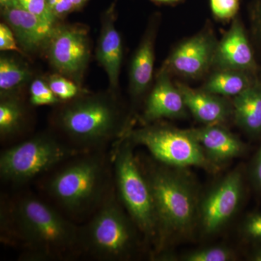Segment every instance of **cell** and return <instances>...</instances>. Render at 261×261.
Wrapping results in <instances>:
<instances>
[{
	"instance_id": "1",
	"label": "cell",
	"mask_w": 261,
	"mask_h": 261,
	"mask_svg": "<svg viewBox=\"0 0 261 261\" xmlns=\"http://www.w3.org/2000/svg\"><path fill=\"white\" fill-rule=\"evenodd\" d=\"M3 241L21 247L25 260H67L82 253L81 228L32 195L4 201Z\"/></svg>"
},
{
	"instance_id": "2",
	"label": "cell",
	"mask_w": 261,
	"mask_h": 261,
	"mask_svg": "<svg viewBox=\"0 0 261 261\" xmlns=\"http://www.w3.org/2000/svg\"><path fill=\"white\" fill-rule=\"evenodd\" d=\"M56 106L53 126L70 145L82 150H101L126 133L128 116L123 112L118 94L111 91H87Z\"/></svg>"
},
{
	"instance_id": "3",
	"label": "cell",
	"mask_w": 261,
	"mask_h": 261,
	"mask_svg": "<svg viewBox=\"0 0 261 261\" xmlns=\"http://www.w3.org/2000/svg\"><path fill=\"white\" fill-rule=\"evenodd\" d=\"M110 171L101 150L84 152L53 173L46 181L45 190L67 214L82 216L97 211L112 192Z\"/></svg>"
},
{
	"instance_id": "4",
	"label": "cell",
	"mask_w": 261,
	"mask_h": 261,
	"mask_svg": "<svg viewBox=\"0 0 261 261\" xmlns=\"http://www.w3.org/2000/svg\"><path fill=\"white\" fill-rule=\"evenodd\" d=\"M178 169L161 163L143 171L153 197L160 246L171 235L189 232L198 220L200 202L195 184Z\"/></svg>"
},
{
	"instance_id": "5",
	"label": "cell",
	"mask_w": 261,
	"mask_h": 261,
	"mask_svg": "<svg viewBox=\"0 0 261 261\" xmlns=\"http://www.w3.org/2000/svg\"><path fill=\"white\" fill-rule=\"evenodd\" d=\"M126 138L113 145L112 161L120 201L130 219L148 240H159V222L153 197L145 173Z\"/></svg>"
},
{
	"instance_id": "6",
	"label": "cell",
	"mask_w": 261,
	"mask_h": 261,
	"mask_svg": "<svg viewBox=\"0 0 261 261\" xmlns=\"http://www.w3.org/2000/svg\"><path fill=\"white\" fill-rule=\"evenodd\" d=\"M84 152L55 134L42 132L2 152L0 176L4 181L23 185Z\"/></svg>"
},
{
	"instance_id": "7",
	"label": "cell",
	"mask_w": 261,
	"mask_h": 261,
	"mask_svg": "<svg viewBox=\"0 0 261 261\" xmlns=\"http://www.w3.org/2000/svg\"><path fill=\"white\" fill-rule=\"evenodd\" d=\"M112 191L81 228L82 252L97 260H126L135 249V231Z\"/></svg>"
},
{
	"instance_id": "8",
	"label": "cell",
	"mask_w": 261,
	"mask_h": 261,
	"mask_svg": "<svg viewBox=\"0 0 261 261\" xmlns=\"http://www.w3.org/2000/svg\"><path fill=\"white\" fill-rule=\"evenodd\" d=\"M121 138H126L133 145L146 147L154 159L166 166H197L213 173L219 171V166L207 159L190 129H178L158 121L132 128Z\"/></svg>"
},
{
	"instance_id": "9",
	"label": "cell",
	"mask_w": 261,
	"mask_h": 261,
	"mask_svg": "<svg viewBox=\"0 0 261 261\" xmlns=\"http://www.w3.org/2000/svg\"><path fill=\"white\" fill-rule=\"evenodd\" d=\"M44 56L54 73L64 75L83 88L92 56L89 29L84 24L58 23Z\"/></svg>"
},
{
	"instance_id": "10",
	"label": "cell",
	"mask_w": 261,
	"mask_h": 261,
	"mask_svg": "<svg viewBox=\"0 0 261 261\" xmlns=\"http://www.w3.org/2000/svg\"><path fill=\"white\" fill-rule=\"evenodd\" d=\"M243 175L238 170L228 173L208 192L199 204L198 221L206 235L219 232L238 211L243 197Z\"/></svg>"
},
{
	"instance_id": "11",
	"label": "cell",
	"mask_w": 261,
	"mask_h": 261,
	"mask_svg": "<svg viewBox=\"0 0 261 261\" xmlns=\"http://www.w3.org/2000/svg\"><path fill=\"white\" fill-rule=\"evenodd\" d=\"M217 43L214 31L206 27L179 43L161 68L171 75H178L189 80L200 79L212 69Z\"/></svg>"
},
{
	"instance_id": "12",
	"label": "cell",
	"mask_w": 261,
	"mask_h": 261,
	"mask_svg": "<svg viewBox=\"0 0 261 261\" xmlns=\"http://www.w3.org/2000/svg\"><path fill=\"white\" fill-rule=\"evenodd\" d=\"M1 15L5 23L14 32L24 56H45L48 44L58 23H49L19 5L1 8Z\"/></svg>"
},
{
	"instance_id": "13",
	"label": "cell",
	"mask_w": 261,
	"mask_h": 261,
	"mask_svg": "<svg viewBox=\"0 0 261 261\" xmlns=\"http://www.w3.org/2000/svg\"><path fill=\"white\" fill-rule=\"evenodd\" d=\"M212 68L233 70L256 74L255 51L241 20L235 17L229 29L217 43Z\"/></svg>"
},
{
	"instance_id": "14",
	"label": "cell",
	"mask_w": 261,
	"mask_h": 261,
	"mask_svg": "<svg viewBox=\"0 0 261 261\" xmlns=\"http://www.w3.org/2000/svg\"><path fill=\"white\" fill-rule=\"evenodd\" d=\"M189 111L185 99L171 75L161 68L145 101L140 121L142 124L159 121L163 118L179 119L187 117Z\"/></svg>"
},
{
	"instance_id": "15",
	"label": "cell",
	"mask_w": 261,
	"mask_h": 261,
	"mask_svg": "<svg viewBox=\"0 0 261 261\" xmlns=\"http://www.w3.org/2000/svg\"><path fill=\"white\" fill-rule=\"evenodd\" d=\"M116 19L115 6L112 5L101 18L95 58L107 75L108 90L118 94L123 50L121 36L116 27Z\"/></svg>"
},
{
	"instance_id": "16",
	"label": "cell",
	"mask_w": 261,
	"mask_h": 261,
	"mask_svg": "<svg viewBox=\"0 0 261 261\" xmlns=\"http://www.w3.org/2000/svg\"><path fill=\"white\" fill-rule=\"evenodd\" d=\"M159 27V18L149 21L130 63L129 93L134 102H137L148 92L153 79L154 45Z\"/></svg>"
},
{
	"instance_id": "17",
	"label": "cell",
	"mask_w": 261,
	"mask_h": 261,
	"mask_svg": "<svg viewBox=\"0 0 261 261\" xmlns=\"http://www.w3.org/2000/svg\"><path fill=\"white\" fill-rule=\"evenodd\" d=\"M190 132L199 142L211 162L217 166L245 152L246 146L224 125H204L190 128Z\"/></svg>"
},
{
	"instance_id": "18",
	"label": "cell",
	"mask_w": 261,
	"mask_h": 261,
	"mask_svg": "<svg viewBox=\"0 0 261 261\" xmlns=\"http://www.w3.org/2000/svg\"><path fill=\"white\" fill-rule=\"evenodd\" d=\"M176 86L185 99L189 112L204 125H224L233 116L232 102L226 98L195 89L184 84Z\"/></svg>"
},
{
	"instance_id": "19",
	"label": "cell",
	"mask_w": 261,
	"mask_h": 261,
	"mask_svg": "<svg viewBox=\"0 0 261 261\" xmlns=\"http://www.w3.org/2000/svg\"><path fill=\"white\" fill-rule=\"evenodd\" d=\"M23 55L2 51L0 55V97H23V92L35 78Z\"/></svg>"
},
{
	"instance_id": "20",
	"label": "cell",
	"mask_w": 261,
	"mask_h": 261,
	"mask_svg": "<svg viewBox=\"0 0 261 261\" xmlns=\"http://www.w3.org/2000/svg\"><path fill=\"white\" fill-rule=\"evenodd\" d=\"M235 123L249 135L261 134V82L257 79L250 87L233 97Z\"/></svg>"
},
{
	"instance_id": "21",
	"label": "cell",
	"mask_w": 261,
	"mask_h": 261,
	"mask_svg": "<svg viewBox=\"0 0 261 261\" xmlns=\"http://www.w3.org/2000/svg\"><path fill=\"white\" fill-rule=\"evenodd\" d=\"M29 114L23 97H0V137L2 141L14 139L28 126Z\"/></svg>"
},
{
	"instance_id": "22",
	"label": "cell",
	"mask_w": 261,
	"mask_h": 261,
	"mask_svg": "<svg viewBox=\"0 0 261 261\" xmlns=\"http://www.w3.org/2000/svg\"><path fill=\"white\" fill-rule=\"evenodd\" d=\"M257 80L256 74L233 70H215L202 89L221 97H236Z\"/></svg>"
},
{
	"instance_id": "23",
	"label": "cell",
	"mask_w": 261,
	"mask_h": 261,
	"mask_svg": "<svg viewBox=\"0 0 261 261\" xmlns=\"http://www.w3.org/2000/svg\"><path fill=\"white\" fill-rule=\"evenodd\" d=\"M44 79L47 81L48 85L53 93L61 102L74 99L88 91L82 88L73 81L59 73H53Z\"/></svg>"
},
{
	"instance_id": "24",
	"label": "cell",
	"mask_w": 261,
	"mask_h": 261,
	"mask_svg": "<svg viewBox=\"0 0 261 261\" xmlns=\"http://www.w3.org/2000/svg\"><path fill=\"white\" fill-rule=\"evenodd\" d=\"M29 90V102L33 106H57L62 102L53 93L44 77H35Z\"/></svg>"
},
{
	"instance_id": "25",
	"label": "cell",
	"mask_w": 261,
	"mask_h": 261,
	"mask_svg": "<svg viewBox=\"0 0 261 261\" xmlns=\"http://www.w3.org/2000/svg\"><path fill=\"white\" fill-rule=\"evenodd\" d=\"M233 253L225 247L214 246L189 252L183 257L186 261H229L233 260Z\"/></svg>"
},
{
	"instance_id": "26",
	"label": "cell",
	"mask_w": 261,
	"mask_h": 261,
	"mask_svg": "<svg viewBox=\"0 0 261 261\" xmlns=\"http://www.w3.org/2000/svg\"><path fill=\"white\" fill-rule=\"evenodd\" d=\"M240 0H210L211 12L219 20H233L240 9Z\"/></svg>"
},
{
	"instance_id": "27",
	"label": "cell",
	"mask_w": 261,
	"mask_h": 261,
	"mask_svg": "<svg viewBox=\"0 0 261 261\" xmlns=\"http://www.w3.org/2000/svg\"><path fill=\"white\" fill-rule=\"evenodd\" d=\"M252 44L261 58V0H253L249 7Z\"/></svg>"
},
{
	"instance_id": "28",
	"label": "cell",
	"mask_w": 261,
	"mask_h": 261,
	"mask_svg": "<svg viewBox=\"0 0 261 261\" xmlns=\"http://www.w3.org/2000/svg\"><path fill=\"white\" fill-rule=\"evenodd\" d=\"M23 9L47 20L49 23L58 24L61 21L56 18L48 8L46 0H17Z\"/></svg>"
},
{
	"instance_id": "29",
	"label": "cell",
	"mask_w": 261,
	"mask_h": 261,
	"mask_svg": "<svg viewBox=\"0 0 261 261\" xmlns=\"http://www.w3.org/2000/svg\"><path fill=\"white\" fill-rule=\"evenodd\" d=\"M0 50L1 51H14L23 55L19 47L14 32L5 22L0 23Z\"/></svg>"
},
{
	"instance_id": "30",
	"label": "cell",
	"mask_w": 261,
	"mask_h": 261,
	"mask_svg": "<svg viewBox=\"0 0 261 261\" xmlns=\"http://www.w3.org/2000/svg\"><path fill=\"white\" fill-rule=\"evenodd\" d=\"M51 14L61 21L67 15L75 11L71 0H46Z\"/></svg>"
},
{
	"instance_id": "31",
	"label": "cell",
	"mask_w": 261,
	"mask_h": 261,
	"mask_svg": "<svg viewBox=\"0 0 261 261\" xmlns=\"http://www.w3.org/2000/svg\"><path fill=\"white\" fill-rule=\"evenodd\" d=\"M244 234L247 238L255 240H261V214L250 215L244 222Z\"/></svg>"
},
{
	"instance_id": "32",
	"label": "cell",
	"mask_w": 261,
	"mask_h": 261,
	"mask_svg": "<svg viewBox=\"0 0 261 261\" xmlns=\"http://www.w3.org/2000/svg\"><path fill=\"white\" fill-rule=\"evenodd\" d=\"M251 175L254 183L261 190V145L252 163Z\"/></svg>"
},
{
	"instance_id": "33",
	"label": "cell",
	"mask_w": 261,
	"mask_h": 261,
	"mask_svg": "<svg viewBox=\"0 0 261 261\" xmlns=\"http://www.w3.org/2000/svg\"><path fill=\"white\" fill-rule=\"evenodd\" d=\"M89 0H71L72 4L74 7L75 10H79L83 8L84 5Z\"/></svg>"
},
{
	"instance_id": "34",
	"label": "cell",
	"mask_w": 261,
	"mask_h": 261,
	"mask_svg": "<svg viewBox=\"0 0 261 261\" xmlns=\"http://www.w3.org/2000/svg\"><path fill=\"white\" fill-rule=\"evenodd\" d=\"M18 5L17 0H0V6L1 8H7V7L13 6Z\"/></svg>"
},
{
	"instance_id": "35",
	"label": "cell",
	"mask_w": 261,
	"mask_h": 261,
	"mask_svg": "<svg viewBox=\"0 0 261 261\" xmlns=\"http://www.w3.org/2000/svg\"><path fill=\"white\" fill-rule=\"evenodd\" d=\"M151 1L155 3H159V4L175 5L178 4V3L183 1V0H151Z\"/></svg>"
},
{
	"instance_id": "36",
	"label": "cell",
	"mask_w": 261,
	"mask_h": 261,
	"mask_svg": "<svg viewBox=\"0 0 261 261\" xmlns=\"http://www.w3.org/2000/svg\"><path fill=\"white\" fill-rule=\"evenodd\" d=\"M252 260L255 261H261V248L255 252Z\"/></svg>"
}]
</instances>
